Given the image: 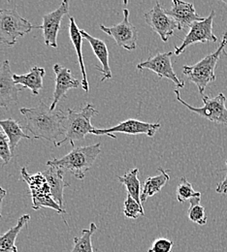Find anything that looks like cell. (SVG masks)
I'll list each match as a JSON object with an SVG mask.
<instances>
[{"mask_svg":"<svg viewBox=\"0 0 227 252\" xmlns=\"http://www.w3.org/2000/svg\"><path fill=\"white\" fill-rule=\"evenodd\" d=\"M201 196L195 197L190 200V209L188 213V217L190 220L197 223L198 225H205L207 223V216L205 213L204 207L200 205Z\"/></svg>","mask_w":227,"mask_h":252,"instance_id":"484cf974","label":"cell"},{"mask_svg":"<svg viewBox=\"0 0 227 252\" xmlns=\"http://www.w3.org/2000/svg\"><path fill=\"white\" fill-rule=\"evenodd\" d=\"M53 68L56 74V88L54 92V99L50 106L51 110L56 109L58 103L62 98L65 97L69 90L78 89L80 86H82V83L73 77L71 70L65 68L61 64H55Z\"/></svg>","mask_w":227,"mask_h":252,"instance_id":"5bb4252c","label":"cell"},{"mask_svg":"<svg viewBox=\"0 0 227 252\" xmlns=\"http://www.w3.org/2000/svg\"><path fill=\"white\" fill-rule=\"evenodd\" d=\"M172 4V8L165 11L177 22L179 25V31H184L186 28H191L193 24L204 20V18L200 17L196 13L194 3L173 0Z\"/></svg>","mask_w":227,"mask_h":252,"instance_id":"9a60e30c","label":"cell"},{"mask_svg":"<svg viewBox=\"0 0 227 252\" xmlns=\"http://www.w3.org/2000/svg\"><path fill=\"white\" fill-rule=\"evenodd\" d=\"M223 2H224V3H225V4H226V5H227V1H226V0H224V1H223Z\"/></svg>","mask_w":227,"mask_h":252,"instance_id":"d6a6232c","label":"cell"},{"mask_svg":"<svg viewBox=\"0 0 227 252\" xmlns=\"http://www.w3.org/2000/svg\"><path fill=\"white\" fill-rule=\"evenodd\" d=\"M216 16L215 10H212L211 14L203 21L196 22L192 25L191 31L186 35L181 46H175V56L182 55L185 50L195 43H208L218 42V37L213 32V23Z\"/></svg>","mask_w":227,"mask_h":252,"instance_id":"52a82bcc","label":"cell"},{"mask_svg":"<svg viewBox=\"0 0 227 252\" xmlns=\"http://www.w3.org/2000/svg\"><path fill=\"white\" fill-rule=\"evenodd\" d=\"M226 47H227V32L223 36L220 47L214 53L194 65H185L183 67L184 75L197 87L200 94L204 95L207 86L216 81L215 69L221 55H227Z\"/></svg>","mask_w":227,"mask_h":252,"instance_id":"3957f363","label":"cell"},{"mask_svg":"<svg viewBox=\"0 0 227 252\" xmlns=\"http://www.w3.org/2000/svg\"><path fill=\"white\" fill-rule=\"evenodd\" d=\"M101 153V144L74 148L68 155L62 158L49 160L46 165L68 170L76 179L83 181L86 173L90 171Z\"/></svg>","mask_w":227,"mask_h":252,"instance_id":"7a4b0ae2","label":"cell"},{"mask_svg":"<svg viewBox=\"0 0 227 252\" xmlns=\"http://www.w3.org/2000/svg\"><path fill=\"white\" fill-rule=\"evenodd\" d=\"M42 173L48 182L53 199L60 205V207L63 210H65L64 190L66 188L70 187V184L66 183L64 179V174H65L64 169L57 168V167H50L47 171Z\"/></svg>","mask_w":227,"mask_h":252,"instance_id":"2e32d148","label":"cell"},{"mask_svg":"<svg viewBox=\"0 0 227 252\" xmlns=\"http://www.w3.org/2000/svg\"><path fill=\"white\" fill-rule=\"evenodd\" d=\"M174 243L168 239L161 238L156 240L148 252H171Z\"/></svg>","mask_w":227,"mask_h":252,"instance_id":"f546056e","label":"cell"},{"mask_svg":"<svg viewBox=\"0 0 227 252\" xmlns=\"http://www.w3.org/2000/svg\"><path fill=\"white\" fill-rule=\"evenodd\" d=\"M2 10H3V9H0V13H1V12H2Z\"/></svg>","mask_w":227,"mask_h":252,"instance_id":"836d02e7","label":"cell"},{"mask_svg":"<svg viewBox=\"0 0 227 252\" xmlns=\"http://www.w3.org/2000/svg\"><path fill=\"white\" fill-rule=\"evenodd\" d=\"M46 74L44 68L34 66L28 74L17 75L14 74V82L16 85L23 86V89H29L33 95H38L43 89V78Z\"/></svg>","mask_w":227,"mask_h":252,"instance_id":"d6986e66","label":"cell"},{"mask_svg":"<svg viewBox=\"0 0 227 252\" xmlns=\"http://www.w3.org/2000/svg\"><path fill=\"white\" fill-rule=\"evenodd\" d=\"M6 195H7V191L0 187V218H2V214H1V211H2V201H3V199L5 198Z\"/></svg>","mask_w":227,"mask_h":252,"instance_id":"1f68e13d","label":"cell"},{"mask_svg":"<svg viewBox=\"0 0 227 252\" xmlns=\"http://www.w3.org/2000/svg\"><path fill=\"white\" fill-rule=\"evenodd\" d=\"M97 230V226L92 222L90 229H84L81 237L74 238V247L70 252H94L92 238Z\"/></svg>","mask_w":227,"mask_h":252,"instance_id":"d4e9b609","label":"cell"},{"mask_svg":"<svg viewBox=\"0 0 227 252\" xmlns=\"http://www.w3.org/2000/svg\"><path fill=\"white\" fill-rule=\"evenodd\" d=\"M159 171L161 172L159 176L150 177L145 181L143 190L141 193L142 203L146 202L150 197H153L159 192H161L163 187L169 182L170 180L169 174L165 170H163L162 168H159Z\"/></svg>","mask_w":227,"mask_h":252,"instance_id":"7402d4cb","label":"cell"},{"mask_svg":"<svg viewBox=\"0 0 227 252\" xmlns=\"http://www.w3.org/2000/svg\"><path fill=\"white\" fill-rule=\"evenodd\" d=\"M173 55L174 54L172 52L155 55L148 59L146 62L139 63L137 65V68L140 71L150 70L156 73L159 76V78L168 79L172 81L177 86V88L183 89L185 87V82L181 81L178 78L172 66L171 58Z\"/></svg>","mask_w":227,"mask_h":252,"instance_id":"9c48e42d","label":"cell"},{"mask_svg":"<svg viewBox=\"0 0 227 252\" xmlns=\"http://www.w3.org/2000/svg\"><path fill=\"white\" fill-rule=\"evenodd\" d=\"M31 216L25 215L20 218L18 223L8 230L4 235L0 236V252H18L15 245L16 239L24 226L30 221Z\"/></svg>","mask_w":227,"mask_h":252,"instance_id":"ffe728a7","label":"cell"},{"mask_svg":"<svg viewBox=\"0 0 227 252\" xmlns=\"http://www.w3.org/2000/svg\"><path fill=\"white\" fill-rule=\"evenodd\" d=\"M12 158L13 154L11 152L9 139L0 127V159L3 161V165H7Z\"/></svg>","mask_w":227,"mask_h":252,"instance_id":"f1b7e54d","label":"cell"},{"mask_svg":"<svg viewBox=\"0 0 227 252\" xmlns=\"http://www.w3.org/2000/svg\"><path fill=\"white\" fill-rule=\"evenodd\" d=\"M69 36L71 39V42L75 48L78 61L80 64L82 76H83V81H82V89L85 91V93L90 92V87H89V82H88V75L86 72V67H85V63L83 59V53H82V46H83V36L81 34V30L78 28L75 19L73 17H69Z\"/></svg>","mask_w":227,"mask_h":252,"instance_id":"ac0fdd59","label":"cell"},{"mask_svg":"<svg viewBox=\"0 0 227 252\" xmlns=\"http://www.w3.org/2000/svg\"><path fill=\"white\" fill-rule=\"evenodd\" d=\"M14 74L11 71L9 61H5L0 69V107L7 109L10 104L18 103L19 89L14 82Z\"/></svg>","mask_w":227,"mask_h":252,"instance_id":"4fadbf2b","label":"cell"},{"mask_svg":"<svg viewBox=\"0 0 227 252\" xmlns=\"http://www.w3.org/2000/svg\"><path fill=\"white\" fill-rule=\"evenodd\" d=\"M32 29V23L18 13L16 6L13 9H3L0 13V43L13 46L18 38L30 33Z\"/></svg>","mask_w":227,"mask_h":252,"instance_id":"5b68a950","label":"cell"},{"mask_svg":"<svg viewBox=\"0 0 227 252\" xmlns=\"http://www.w3.org/2000/svg\"><path fill=\"white\" fill-rule=\"evenodd\" d=\"M176 192H177V200L180 203H184L186 201H190L195 197L201 196V193L196 192L193 188V185L185 177L181 178Z\"/></svg>","mask_w":227,"mask_h":252,"instance_id":"4316f807","label":"cell"},{"mask_svg":"<svg viewBox=\"0 0 227 252\" xmlns=\"http://www.w3.org/2000/svg\"><path fill=\"white\" fill-rule=\"evenodd\" d=\"M174 93L177 100L185 107H187L191 112L197 114L201 118L206 119L212 123L227 126V108L226 106L227 97L224 94H220L213 98L203 95L202 100L204 106L201 108H195L182 99L179 90H175Z\"/></svg>","mask_w":227,"mask_h":252,"instance_id":"8992f818","label":"cell"},{"mask_svg":"<svg viewBox=\"0 0 227 252\" xmlns=\"http://www.w3.org/2000/svg\"><path fill=\"white\" fill-rule=\"evenodd\" d=\"M100 30L114 38L119 47L128 51H133L136 49L138 32L130 23V11L128 9L124 10V20L120 24L111 28L101 25Z\"/></svg>","mask_w":227,"mask_h":252,"instance_id":"ba28073f","label":"cell"},{"mask_svg":"<svg viewBox=\"0 0 227 252\" xmlns=\"http://www.w3.org/2000/svg\"><path fill=\"white\" fill-rule=\"evenodd\" d=\"M68 12L69 2L65 0L62 2L58 9L43 16V23L41 26L34 27V29L42 30L46 46L58 48V34L61 31V24Z\"/></svg>","mask_w":227,"mask_h":252,"instance_id":"30bf717a","label":"cell"},{"mask_svg":"<svg viewBox=\"0 0 227 252\" xmlns=\"http://www.w3.org/2000/svg\"><path fill=\"white\" fill-rule=\"evenodd\" d=\"M81 34L83 38H85L91 44V47L93 48L95 55L97 56L98 61L101 63L100 71L102 73V79L100 80V82L103 83L104 81L111 79L113 75L109 65V52L105 42L98 38L93 37L92 35H90L88 32L83 30H81Z\"/></svg>","mask_w":227,"mask_h":252,"instance_id":"e0dca14e","label":"cell"},{"mask_svg":"<svg viewBox=\"0 0 227 252\" xmlns=\"http://www.w3.org/2000/svg\"><path fill=\"white\" fill-rule=\"evenodd\" d=\"M20 113L26 120V129L32 139H44L57 144L61 135H65L67 116L63 111L51 110L43 101L34 108H22Z\"/></svg>","mask_w":227,"mask_h":252,"instance_id":"6da1fadb","label":"cell"},{"mask_svg":"<svg viewBox=\"0 0 227 252\" xmlns=\"http://www.w3.org/2000/svg\"><path fill=\"white\" fill-rule=\"evenodd\" d=\"M32 198V208L38 211L42 208H50L55 210L58 214H66V211L63 210L60 205L53 199L51 189L49 185L43 189L37 191H31Z\"/></svg>","mask_w":227,"mask_h":252,"instance_id":"603a6c76","label":"cell"},{"mask_svg":"<svg viewBox=\"0 0 227 252\" xmlns=\"http://www.w3.org/2000/svg\"><path fill=\"white\" fill-rule=\"evenodd\" d=\"M0 127L3 129L4 133L6 134V136L9 139L12 154L15 152V149L17 148V146L21 140H23V139L32 140V138L31 136L27 135L23 131V128L21 125L15 120H12V119L0 120Z\"/></svg>","mask_w":227,"mask_h":252,"instance_id":"44dd1931","label":"cell"},{"mask_svg":"<svg viewBox=\"0 0 227 252\" xmlns=\"http://www.w3.org/2000/svg\"><path fill=\"white\" fill-rule=\"evenodd\" d=\"M226 163H227V176H226V178L224 179V181L221 182V183L218 185V187H217V189H216V192H217V193H220V194H227V160Z\"/></svg>","mask_w":227,"mask_h":252,"instance_id":"4dcf8cb0","label":"cell"},{"mask_svg":"<svg viewBox=\"0 0 227 252\" xmlns=\"http://www.w3.org/2000/svg\"><path fill=\"white\" fill-rule=\"evenodd\" d=\"M97 114V111L92 104H88L80 112L68 109L65 138L57 142L55 147L58 148L66 142H69L72 147H75V142L85 140L88 134H94L97 128L92 125V119Z\"/></svg>","mask_w":227,"mask_h":252,"instance_id":"277c9868","label":"cell"},{"mask_svg":"<svg viewBox=\"0 0 227 252\" xmlns=\"http://www.w3.org/2000/svg\"><path fill=\"white\" fill-rule=\"evenodd\" d=\"M124 214L128 219H132V220H136L139 216H142V217L145 216L143 206L139 205L129 194L125 201Z\"/></svg>","mask_w":227,"mask_h":252,"instance_id":"83f0119b","label":"cell"},{"mask_svg":"<svg viewBox=\"0 0 227 252\" xmlns=\"http://www.w3.org/2000/svg\"><path fill=\"white\" fill-rule=\"evenodd\" d=\"M161 125L158 124H148L138 120L130 119L123 123H120L116 126L106 129H96L94 131V135H108L113 139H117L114 133H124L129 135H139L145 134L149 137H154L158 130L161 128Z\"/></svg>","mask_w":227,"mask_h":252,"instance_id":"7c38bea8","label":"cell"},{"mask_svg":"<svg viewBox=\"0 0 227 252\" xmlns=\"http://www.w3.org/2000/svg\"><path fill=\"white\" fill-rule=\"evenodd\" d=\"M145 21L154 32L161 36L163 42H167L176 30L179 31L177 22L166 13L160 2H157L152 10L145 13Z\"/></svg>","mask_w":227,"mask_h":252,"instance_id":"8fae6325","label":"cell"},{"mask_svg":"<svg viewBox=\"0 0 227 252\" xmlns=\"http://www.w3.org/2000/svg\"><path fill=\"white\" fill-rule=\"evenodd\" d=\"M139 174V169L135 168L130 170L127 174H125L122 177H119L118 180L121 184H123L128 190L129 195H130L139 205H142L141 202V185H140V180L138 178Z\"/></svg>","mask_w":227,"mask_h":252,"instance_id":"cb8c5ba5","label":"cell"}]
</instances>
